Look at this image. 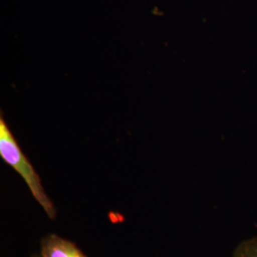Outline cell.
Here are the masks:
<instances>
[{
	"mask_svg": "<svg viewBox=\"0 0 257 257\" xmlns=\"http://www.w3.org/2000/svg\"><path fill=\"white\" fill-rule=\"evenodd\" d=\"M40 257H88L73 241L49 233L40 242Z\"/></svg>",
	"mask_w": 257,
	"mask_h": 257,
	"instance_id": "2",
	"label": "cell"
},
{
	"mask_svg": "<svg viewBox=\"0 0 257 257\" xmlns=\"http://www.w3.org/2000/svg\"><path fill=\"white\" fill-rule=\"evenodd\" d=\"M0 157L22 177L33 197L45 211L48 217L53 220L55 219L57 210L55 203L46 193L41 178L34 166L22 152L2 111L0 113Z\"/></svg>",
	"mask_w": 257,
	"mask_h": 257,
	"instance_id": "1",
	"label": "cell"
},
{
	"mask_svg": "<svg viewBox=\"0 0 257 257\" xmlns=\"http://www.w3.org/2000/svg\"><path fill=\"white\" fill-rule=\"evenodd\" d=\"M232 257H257V237L241 242L235 248Z\"/></svg>",
	"mask_w": 257,
	"mask_h": 257,
	"instance_id": "3",
	"label": "cell"
},
{
	"mask_svg": "<svg viewBox=\"0 0 257 257\" xmlns=\"http://www.w3.org/2000/svg\"><path fill=\"white\" fill-rule=\"evenodd\" d=\"M33 257H40V255L39 254H35Z\"/></svg>",
	"mask_w": 257,
	"mask_h": 257,
	"instance_id": "4",
	"label": "cell"
}]
</instances>
